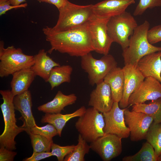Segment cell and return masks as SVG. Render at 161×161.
Masks as SVG:
<instances>
[{"label": "cell", "mask_w": 161, "mask_h": 161, "mask_svg": "<svg viewBox=\"0 0 161 161\" xmlns=\"http://www.w3.org/2000/svg\"><path fill=\"white\" fill-rule=\"evenodd\" d=\"M122 138L112 134H105L90 143V149L103 161H110L122 153Z\"/></svg>", "instance_id": "10"}, {"label": "cell", "mask_w": 161, "mask_h": 161, "mask_svg": "<svg viewBox=\"0 0 161 161\" xmlns=\"http://www.w3.org/2000/svg\"><path fill=\"white\" fill-rule=\"evenodd\" d=\"M13 103L15 110L21 115L19 119L23 122L22 126L25 129L26 132L28 134L31 128L37 125L32 111V105L30 91L28 90L15 96Z\"/></svg>", "instance_id": "16"}, {"label": "cell", "mask_w": 161, "mask_h": 161, "mask_svg": "<svg viewBox=\"0 0 161 161\" xmlns=\"http://www.w3.org/2000/svg\"><path fill=\"white\" fill-rule=\"evenodd\" d=\"M110 18L99 17L94 14L86 24L94 51L103 55L109 54L113 42L107 32V25Z\"/></svg>", "instance_id": "9"}, {"label": "cell", "mask_w": 161, "mask_h": 161, "mask_svg": "<svg viewBox=\"0 0 161 161\" xmlns=\"http://www.w3.org/2000/svg\"><path fill=\"white\" fill-rule=\"evenodd\" d=\"M145 139L153 147L158 157L161 154V123L153 122L149 128Z\"/></svg>", "instance_id": "27"}, {"label": "cell", "mask_w": 161, "mask_h": 161, "mask_svg": "<svg viewBox=\"0 0 161 161\" xmlns=\"http://www.w3.org/2000/svg\"><path fill=\"white\" fill-rule=\"evenodd\" d=\"M34 64L31 69L36 76L42 78L47 82L52 69L60 64L53 60L47 55L45 49H40L34 56Z\"/></svg>", "instance_id": "19"}, {"label": "cell", "mask_w": 161, "mask_h": 161, "mask_svg": "<svg viewBox=\"0 0 161 161\" xmlns=\"http://www.w3.org/2000/svg\"><path fill=\"white\" fill-rule=\"evenodd\" d=\"M40 2H45L55 6L58 9L63 6L68 0H36Z\"/></svg>", "instance_id": "37"}, {"label": "cell", "mask_w": 161, "mask_h": 161, "mask_svg": "<svg viewBox=\"0 0 161 161\" xmlns=\"http://www.w3.org/2000/svg\"><path fill=\"white\" fill-rule=\"evenodd\" d=\"M77 98L74 94L66 95L58 91L53 100L39 106L37 109L45 113H60L65 107L75 103Z\"/></svg>", "instance_id": "20"}, {"label": "cell", "mask_w": 161, "mask_h": 161, "mask_svg": "<svg viewBox=\"0 0 161 161\" xmlns=\"http://www.w3.org/2000/svg\"><path fill=\"white\" fill-rule=\"evenodd\" d=\"M137 67L145 78L152 77L161 83V51L145 56L139 61Z\"/></svg>", "instance_id": "18"}, {"label": "cell", "mask_w": 161, "mask_h": 161, "mask_svg": "<svg viewBox=\"0 0 161 161\" xmlns=\"http://www.w3.org/2000/svg\"><path fill=\"white\" fill-rule=\"evenodd\" d=\"M147 38L149 42L152 44L161 41V24L149 29L147 33Z\"/></svg>", "instance_id": "33"}, {"label": "cell", "mask_w": 161, "mask_h": 161, "mask_svg": "<svg viewBox=\"0 0 161 161\" xmlns=\"http://www.w3.org/2000/svg\"><path fill=\"white\" fill-rule=\"evenodd\" d=\"M150 27L148 21L145 20L138 25L129 38V44L123 50L122 55L125 65L137 66L139 61L149 54L161 51V47L150 44L147 38V33Z\"/></svg>", "instance_id": "2"}, {"label": "cell", "mask_w": 161, "mask_h": 161, "mask_svg": "<svg viewBox=\"0 0 161 161\" xmlns=\"http://www.w3.org/2000/svg\"><path fill=\"white\" fill-rule=\"evenodd\" d=\"M93 5H77L68 0L63 6L58 9V19L52 29L56 31H63L86 25L94 14Z\"/></svg>", "instance_id": "4"}, {"label": "cell", "mask_w": 161, "mask_h": 161, "mask_svg": "<svg viewBox=\"0 0 161 161\" xmlns=\"http://www.w3.org/2000/svg\"><path fill=\"white\" fill-rule=\"evenodd\" d=\"M73 71L72 67L69 65L56 66L52 69L48 80L52 90L64 83H69Z\"/></svg>", "instance_id": "24"}, {"label": "cell", "mask_w": 161, "mask_h": 161, "mask_svg": "<svg viewBox=\"0 0 161 161\" xmlns=\"http://www.w3.org/2000/svg\"><path fill=\"white\" fill-rule=\"evenodd\" d=\"M86 108L83 106L75 112L69 114H62L58 113H45L43 116L41 122L42 123H48L53 125L58 132V135L61 137L62 131L66 123L72 118L79 117L86 112Z\"/></svg>", "instance_id": "22"}, {"label": "cell", "mask_w": 161, "mask_h": 161, "mask_svg": "<svg viewBox=\"0 0 161 161\" xmlns=\"http://www.w3.org/2000/svg\"><path fill=\"white\" fill-rule=\"evenodd\" d=\"M76 145H72L65 146H61L53 143L51 150L52 156H56L58 161H64L65 157L72 152Z\"/></svg>", "instance_id": "32"}, {"label": "cell", "mask_w": 161, "mask_h": 161, "mask_svg": "<svg viewBox=\"0 0 161 161\" xmlns=\"http://www.w3.org/2000/svg\"><path fill=\"white\" fill-rule=\"evenodd\" d=\"M30 133L40 135L49 140H52V138L58 135V132L55 127L52 124L48 123L41 127L36 125L31 128Z\"/></svg>", "instance_id": "30"}, {"label": "cell", "mask_w": 161, "mask_h": 161, "mask_svg": "<svg viewBox=\"0 0 161 161\" xmlns=\"http://www.w3.org/2000/svg\"><path fill=\"white\" fill-rule=\"evenodd\" d=\"M29 134L33 152H50L52 145L53 143L52 140H49L40 135L31 133Z\"/></svg>", "instance_id": "29"}, {"label": "cell", "mask_w": 161, "mask_h": 161, "mask_svg": "<svg viewBox=\"0 0 161 161\" xmlns=\"http://www.w3.org/2000/svg\"><path fill=\"white\" fill-rule=\"evenodd\" d=\"M124 80L123 68L117 67L110 72L104 79L110 86L114 102L119 103L122 98Z\"/></svg>", "instance_id": "23"}, {"label": "cell", "mask_w": 161, "mask_h": 161, "mask_svg": "<svg viewBox=\"0 0 161 161\" xmlns=\"http://www.w3.org/2000/svg\"><path fill=\"white\" fill-rule=\"evenodd\" d=\"M126 108L121 109L119 103L115 102L109 111L103 113L105 133L114 134L122 139L127 138L130 136V131L124 119V112Z\"/></svg>", "instance_id": "12"}, {"label": "cell", "mask_w": 161, "mask_h": 161, "mask_svg": "<svg viewBox=\"0 0 161 161\" xmlns=\"http://www.w3.org/2000/svg\"><path fill=\"white\" fill-rule=\"evenodd\" d=\"M114 103L110 86L103 81L97 84L91 92L88 106L103 113L111 110Z\"/></svg>", "instance_id": "15"}, {"label": "cell", "mask_w": 161, "mask_h": 161, "mask_svg": "<svg viewBox=\"0 0 161 161\" xmlns=\"http://www.w3.org/2000/svg\"><path fill=\"white\" fill-rule=\"evenodd\" d=\"M42 31L50 45L48 51L50 54L57 51L71 56L81 57L94 51L86 24L71 30L60 32L46 26Z\"/></svg>", "instance_id": "1"}, {"label": "cell", "mask_w": 161, "mask_h": 161, "mask_svg": "<svg viewBox=\"0 0 161 161\" xmlns=\"http://www.w3.org/2000/svg\"><path fill=\"white\" fill-rule=\"evenodd\" d=\"M124 116L126 124L130 131L131 140L137 141L145 139L153 118L145 113L131 111L127 108L124 112Z\"/></svg>", "instance_id": "11"}, {"label": "cell", "mask_w": 161, "mask_h": 161, "mask_svg": "<svg viewBox=\"0 0 161 161\" xmlns=\"http://www.w3.org/2000/svg\"><path fill=\"white\" fill-rule=\"evenodd\" d=\"M11 4L13 6H18L22 3L25 2L26 0H9Z\"/></svg>", "instance_id": "38"}, {"label": "cell", "mask_w": 161, "mask_h": 161, "mask_svg": "<svg viewBox=\"0 0 161 161\" xmlns=\"http://www.w3.org/2000/svg\"><path fill=\"white\" fill-rule=\"evenodd\" d=\"M131 110L145 113L151 117L155 123H161V98L151 100L148 104H134Z\"/></svg>", "instance_id": "25"}, {"label": "cell", "mask_w": 161, "mask_h": 161, "mask_svg": "<svg viewBox=\"0 0 161 161\" xmlns=\"http://www.w3.org/2000/svg\"><path fill=\"white\" fill-rule=\"evenodd\" d=\"M0 77H7L21 69L30 68L34 64V56L24 54L20 48L13 46L4 47L0 41Z\"/></svg>", "instance_id": "5"}, {"label": "cell", "mask_w": 161, "mask_h": 161, "mask_svg": "<svg viewBox=\"0 0 161 161\" xmlns=\"http://www.w3.org/2000/svg\"><path fill=\"white\" fill-rule=\"evenodd\" d=\"M12 75L11 91L14 97L28 90L36 76L31 68L21 69Z\"/></svg>", "instance_id": "21"}, {"label": "cell", "mask_w": 161, "mask_h": 161, "mask_svg": "<svg viewBox=\"0 0 161 161\" xmlns=\"http://www.w3.org/2000/svg\"><path fill=\"white\" fill-rule=\"evenodd\" d=\"M161 6V0H140L133 15L134 16H141L148 9Z\"/></svg>", "instance_id": "31"}, {"label": "cell", "mask_w": 161, "mask_h": 161, "mask_svg": "<svg viewBox=\"0 0 161 161\" xmlns=\"http://www.w3.org/2000/svg\"><path fill=\"white\" fill-rule=\"evenodd\" d=\"M123 69L124 76V89L122 98L119 103L121 109L126 108L129 106L130 97L145 78L137 66L125 65Z\"/></svg>", "instance_id": "14"}, {"label": "cell", "mask_w": 161, "mask_h": 161, "mask_svg": "<svg viewBox=\"0 0 161 161\" xmlns=\"http://www.w3.org/2000/svg\"><path fill=\"white\" fill-rule=\"evenodd\" d=\"M104 126L103 114L92 107L86 109L75 124L79 134L87 142L90 143L105 134Z\"/></svg>", "instance_id": "8"}, {"label": "cell", "mask_w": 161, "mask_h": 161, "mask_svg": "<svg viewBox=\"0 0 161 161\" xmlns=\"http://www.w3.org/2000/svg\"><path fill=\"white\" fill-rule=\"evenodd\" d=\"M135 3L134 0H104L93 5V11L97 16L110 18L126 11L129 6Z\"/></svg>", "instance_id": "17"}, {"label": "cell", "mask_w": 161, "mask_h": 161, "mask_svg": "<svg viewBox=\"0 0 161 161\" xmlns=\"http://www.w3.org/2000/svg\"><path fill=\"white\" fill-rule=\"evenodd\" d=\"M158 161H161V154L158 157Z\"/></svg>", "instance_id": "39"}, {"label": "cell", "mask_w": 161, "mask_h": 161, "mask_svg": "<svg viewBox=\"0 0 161 161\" xmlns=\"http://www.w3.org/2000/svg\"><path fill=\"white\" fill-rule=\"evenodd\" d=\"M157 156L152 146L147 141L144 143L140 149L132 155L125 156L123 161H158Z\"/></svg>", "instance_id": "26"}, {"label": "cell", "mask_w": 161, "mask_h": 161, "mask_svg": "<svg viewBox=\"0 0 161 161\" xmlns=\"http://www.w3.org/2000/svg\"><path fill=\"white\" fill-rule=\"evenodd\" d=\"M78 144L70 153L65 157L64 161H84L85 155L89 153L90 149V145L80 134L78 139Z\"/></svg>", "instance_id": "28"}, {"label": "cell", "mask_w": 161, "mask_h": 161, "mask_svg": "<svg viewBox=\"0 0 161 161\" xmlns=\"http://www.w3.org/2000/svg\"><path fill=\"white\" fill-rule=\"evenodd\" d=\"M9 150L5 147L1 146L0 148V161H13L16 155V152Z\"/></svg>", "instance_id": "35"}, {"label": "cell", "mask_w": 161, "mask_h": 161, "mask_svg": "<svg viewBox=\"0 0 161 161\" xmlns=\"http://www.w3.org/2000/svg\"><path fill=\"white\" fill-rule=\"evenodd\" d=\"M161 98V83L152 77L145 78L138 88L131 95L129 104L144 103Z\"/></svg>", "instance_id": "13"}, {"label": "cell", "mask_w": 161, "mask_h": 161, "mask_svg": "<svg viewBox=\"0 0 161 161\" xmlns=\"http://www.w3.org/2000/svg\"><path fill=\"white\" fill-rule=\"evenodd\" d=\"M27 5V3H25L18 6H13L9 0H0V16L5 14L7 12L12 9L26 8Z\"/></svg>", "instance_id": "34"}, {"label": "cell", "mask_w": 161, "mask_h": 161, "mask_svg": "<svg viewBox=\"0 0 161 161\" xmlns=\"http://www.w3.org/2000/svg\"><path fill=\"white\" fill-rule=\"evenodd\" d=\"M138 25L133 16L126 11L110 18L107 25V33L113 42L123 50L128 46L129 38Z\"/></svg>", "instance_id": "6"}, {"label": "cell", "mask_w": 161, "mask_h": 161, "mask_svg": "<svg viewBox=\"0 0 161 161\" xmlns=\"http://www.w3.org/2000/svg\"><path fill=\"white\" fill-rule=\"evenodd\" d=\"M51 152H33L31 156L26 158L23 160L24 161H38L52 156Z\"/></svg>", "instance_id": "36"}, {"label": "cell", "mask_w": 161, "mask_h": 161, "mask_svg": "<svg viewBox=\"0 0 161 161\" xmlns=\"http://www.w3.org/2000/svg\"><path fill=\"white\" fill-rule=\"evenodd\" d=\"M80 66L88 74L89 83L93 86L103 81L106 76L117 67V62L111 54L103 55L97 59L90 52L81 57Z\"/></svg>", "instance_id": "7"}, {"label": "cell", "mask_w": 161, "mask_h": 161, "mask_svg": "<svg viewBox=\"0 0 161 161\" xmlns=\"http://www.w3.org/2000/svg\"><path fill=\"white\" fill-rule=\"evenodd\" d=\"M3 103L0 105L4 123L3 132L0 136V145L12 150L16 149L15 139L21 132L26 131L25 129L16 125L15 108L13 103L14 96L10 90H0Z\"/></svg>", "instance_id": "3"}]
</instances>
